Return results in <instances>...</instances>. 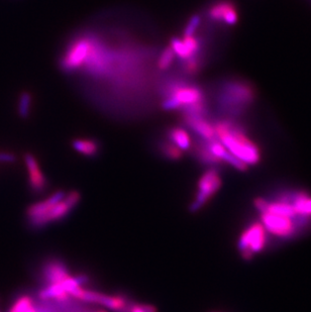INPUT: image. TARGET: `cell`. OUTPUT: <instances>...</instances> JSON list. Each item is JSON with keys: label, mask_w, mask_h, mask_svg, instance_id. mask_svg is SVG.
<instances>
[{"label": "cell", "mask_w": 311, "mask_h": 312, "mask_svg": "<svg viewBox=\"0 0 311 312\" xmlns=\"http://www.w3.org/2000/svg\"><path fill=\"white\" fill-rule=\"evenodd\" d=\"M159 149L163 156L172 161H178L183 157V151L176 147L173 143L168 141H163L159 145Z\"/></svg>", "instance_id": "cell-16"}, {"label": "cell", "mask_w": 311, "mask_h": 312, "mask_svg": "<svg viewBox=\"0 0 311 312\" xmlns=\"http://www.w3.org/2000/svg\"><path fill=\"white\" fill-rule=\"evenodd\" d=\"M201 104H205V102L203 91L199 87L175 82L167 88L162 108L167 111L182 110L183 112Z\"/></svg>", "instance_id": "cell-2"}, {"label": "cell", "mask_w": 311, "mask_h": 312, "mask_svg": "<svg viewBox=\"0 0 311 312\" xmlns=\"http://www.w3.org/2000/svg\"><path fill=\"white\" fill-rule=\"evenodd\" d=\"M70 276L69 271L63 263L59 261L50 262L44 269V277L49 284L60 283Z\"/></svg>", "instance_id": "cell-12"}, {"label": "cell", "mask_w": 311, "mask_h": 312, "mask_svg": "<svg viewBox=\"0 0 311 312\" xmlns=\"http://www.w3.org/2000/svg\"><path fill=\"white\" fill-rule=\"evenodd\" d=\"M213 127L216 139L232 156L248 167L257 165L260 162V149L249 138L244 128L231 121H220Z\"/></svg>", "instance_id": "cell-1"}, {"label": "cell", "mask_w": 311, "mask_h": 312, "mask_svg": "<svg viewBox=\"0 0 311 312\" xmlns=\"http://www.w3.org/2000/svg\"><path fill=\"white\" fill-rule=\"evenodd\" d=\"M183 123L203 141H211L216 139L213 125L205 120L204 115L183 114Z\"/></svg>", "instance_id": "cell-10"}, {"label": "cell", "mask_w": 311, "mask_h": 312, "mask_svg": "<svg viewBox=\"0 0 311 312\" xmlns=\"http://www.w3.org/2000/svg\"><path fill=\"white\" fill-rule=\"evenodd\" d=\"M99 312H104V311H99Z\"/></svg>", "instance_id": "cell-25"}, {"label": "cell", "mask_w": 311, "mask_h": 312, "mask_svg": "<svg viewBox=\"0 0 311 312\" xmlns=\"http://www.w3.org/2000/svg\"><path fill=\"white\" fill-rule=\"evenodd\" d=\"M256 92L251 84L245 81H232L226 83L222 94V104L227 111L241 113L245 111L255 100Z\"/></svg>", "instance_id": "cell-3"}, {"label": "cell", "mask_w": 311, "mask_h": 312, "mask_svg": "<svg viewBox=\"0 0 311 312\" xmlns=\"http://www.w3.org/2000/svg\"><path fill=\"white\" fill-rule=\"evenodd\" d=\"M221 178L218 170L214 167L206 170L198 181L197 192L194 200L189 205V211L192 213L200 210L220 189Z\"/></svg>", "instance_id": "cell-5"}, {"label": "cell", "mask_w": 311, "mask_h": 312, "mask_svg": "<svg viewBox=\"0 0 311 312\" xmlns=\"http://www.w3.org/2000/svg\"><path fill=\"white\" fill-rule=\"evenodd\" d=\"M130 312H144L140 305H132L130 308Z\"/></svg>", "instance_id": "cell-24"}, {"label": "cell", "mask_w": 311, "mask_h": 312, "mask_svg": "<svg viewBox=\"0 0 311 312\" xmlns=\"http://www.w3.org/2000/svg\"><path fill=\"white\" fill-rule=\"evenodd\" d=\"M208 16L213 21L235 25L239 19L238 9L230 0H219L213 3L208 10Z\"/></svg>", "instance_id": "cell-9"}, {"label": "cell", "mask_w": 311, "mask_h": 312, "mask_svg": "<svg viewBox=\"0 0 311 312\" xmlns=\"http://www.w3.org/2000/svg\"><path fill=\"white\" fill-rule=\"evenodd\" d=\"M168 140L183 152L191 149L192 142L187 131L181 128H171L167 131Z\"/></svg>", "instance_id": "cell-13"}, {"label": "cell", "mask_w": 311, "mask_h": 312, "mask_svg": "<svg viewBox=\"0 0 311 312\" xmlns=\"http://www.w3.org/2000/svg\"><path fill=\"white\" fill-rule=\"evenodd\" d=\"M194 154L195 157L202 163L205 165H209V166H215L221 163V161L219 159H217L214 156L209 149L207 148L205 142L203 140L196 142V144L194 145Z\"/></svg>", "instance_id": "cell-14"}, {"label": "cell", "mask_w": 311, "mask_h": 312, "mask_svg": "<svg viewBox=\"0 0 311 312\" xmlns=\"http://www.w3.org/2000/svg\"><path fill=\"white\" fill-rule=\"evenodd\" d=\"M31 303L33 302L29 296H21L15 301L9 312H24Z\"/></svg>", "instance_id": "cell-21"}, {"label": "cell", "mask_w": 311, "mask_h": 312, "mask_svg": "<svg viewBox=\"0 0 311 312\" xmlns=\"http://www.w3.org/2000/svg\"><path fill=\"white\" fill-rule=\"evenodd\" d=\"M73 149L87 157H93L98 154L99 152V145L97 142L89 139H77L74 140L72 143Z\"/></svg>", "instance_id": "cell-15"}, {"label": "cell", "mask_w": 311, "mask_h": 312, "mask_svg": "<svg viewBox=\"0 0 311 312\" xmlns=\"http://www.w3.org/2000/svg\"><path fill=\"white\" fill-rule=\"evenodd\" d=\"M70 295L80 299L85 302L90 303H96L100 304L102 306L107 307L108 309H111L116 312H130V308L128 305L127 300L123 296H115V295H106L100 292L92 291V290H86L84 288L76 287L70 292Z\"/></svg>", "instance_id": "cell-6"}, {"label": "cell", "mask_w": 311, "mask_h": 312, "mask_svg": "<svg viewBox=\"0 0 311 312\" xmlns=\"http://www.w3.org/2000/svg\"><path fill=\"white\" fill-rule=\"evenodd\" d=\"M183 69L189 75H195L200 69V61L194 56L183 61Z\"/></svg>", "instance_id": "cell-20"}, {"label": "cell", "mask_w": 311, "mask_h": 312, "mask_svg": "<svg viewBox=\"0 0 311 312\" xmlns=\"http://www.w3.org/2000/svg\"><path fill=\"white\" fill-rule=\"evenodd\" d=\"M200 23H201V16L198 15V14L192 15L190 17L187 25L184 28L183 36H193V35H195V32L198 29Z\"/></svg>", "instance_id": "cell-19"}, {"label": "cell", "mask_w": 311, "mask_h": 312, "mask_svg": "<svg viewBox=\"0 0 311 312\" xmlns=\"http://www.w3.org/2000/svg\"><path fill=\"white\" fill-rule=\"evenodd\" d=\"M24 163L27 169L28 182L31 190L36 193L44 191L48 185V182L46 176L41 170L36 158L32 154L27 153L24 155Z\"/></svg>", "instance_id": "cell-11"}, {"label": "cell", "mask_w": 311, "mask_h": 312, "mask_svg": "<svg viewBox=\"0 0 311 312\" xmlns=\"http://www.w3.org/2000/svg\"><path fill=\"white\" fill-rule=\"evenodd\" d=\"M268 241V232L261 222H254L249 225L241 235L238 248L242 257L246 260L252 259L254 255L265 249Z\"/></svg>", "instance_id": "cell-4"}, {"label": "cell", "mask_w": 311, "mask_h": 312, "mask_svg": "<svg viewBox=\"0 0 311 312\" xmlns=\"http://www.w3.org/2000/svg\"><path fill=\"white\" fill-rule=\"evenodd\" d=\"M31 94L27 91H23L18 99V114L21 119H26L30 112L31 106Z\"/></svg>", "instance_id": "cell-17"}, {"label": "cell", "mask_w": 311, "mask_h": 312, "mask_svg": "<svg viewBox=\"0 0 311 312\" xmlns=\"http://www.w3.org/2000/svg\"><path fill=\"white\" fill-rule=\"evenodd\" d=\"M92 50L93 46L89 40L80 38L76 41L68 49L62 60L63 68L67 71L79 69L89 60Z\"/></svg>", "instance_id": "cell-7"}, {"label": "cell", "mask_w": 311, "mask_h": 312, "mask_svg": "<svg viewBox=\"0 0 311 312\" xmlns=\"http://www.w3.org/2000/svg\"><path fill=\"white\" fill-rule=\"evenodd\" d=\"M141 308L144 310V312H157V308L154 305H150V304H140Z\"/></svg>", "instance_id": "cell-23"}, {"label": "cell", "mask_w": 311, "mask_h": 312, "mask_svg": "<svg viewBox=\"0 0 311 312\" xmlns=\"http://www.w3.org/2000/svg\"><path fill=\"white\" fill-rule=\"evenodd\" d=\"M174 58H175V53L172 50V48L171 47L166 48L158 60V68L161 71L167 70L172 65Z\"/></svg>", "instance_id": "cell-18"}, {"label": "cell", "mask_w": 311, "mask_h": 312, "mask_svg": "<svg viewBox=\"0 0 311 312\" xmlns=\"http://www.w3.org/2000/svg\"><path fill=\"white\" fill-rule=\"evenodd\" d=\"M65 195L66 192L57 191L46 200L34 203L29 206L26 210V216L29 224L33 227H42V221L44 217L48 214V212L53 208L56 203H58L65 197Z\"/></svg>", "instance_id": "cell-8"}, {"label": "cell", "mask_w": 311, "mask_h": 312, "mask_svg": "<svg viewBox=\"0 0 311 312\" xmlns=\"http://www.w3.org/2000/svg\"><path fill=\"white\" fill-rule=\"evenodd\" d=\"M15 160L16 158L12 153L0 152V163H13Z\"/></svg>", "instance_id": "cell-22"}]
</instances>
